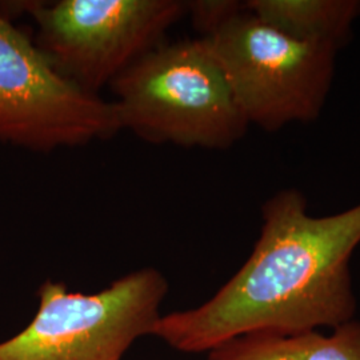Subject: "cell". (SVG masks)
Here are the masks:
<instances>
[{
	"mask_svg": "<svg viewBox=\"0 0 360 360\" xmlns=\"http://www.w3.org/2000/svg\"><path fill=\"white\" fill-rule=\"evenodd\" d=\"M37 25V47L82 90L99 95L142 56L163 44L187 13L179 0H59L15 3Z\"/></svg>",
	"mask_w": 360,
	"mask_h": 360,
	"instance_id": "5b68a950",
	"label": "cell"
},
{
	"mask_svg": "<svg viewBox=\"0 0 360 360\" xmlns=\"http://www.w3.org/2000/svg\"><path fill=\"white\" fill-rule=\"evenodd\" d=\"M245 7L292 38L338 50L360 16V0H248Z\"/></svg>",
	"mask_w": 360,
	"mask_h": 360,
	"instance_id": "ba28073f",
	"label": "cell"
},
{
	"mask_svg": "<svg viewBox=\"0 0 360 360\" xmlns=\"http://www.w3.org/2000/svg\"><path fill=\"white\" fill-rule=\"evenodd\" d=\"M122 131L112 102L63 77L0 13V143L32 153L82 147Z\"/></svg>",
	"mask_w": 360,
	"mask_h": 360,
	"instance_id": "8992f818",
	"label": "cell"
},
{
	"mask_svg": "<svg viewBox=\"0 0 360 360\" xmlns=\"http://www.w3.org/2000/svg\"><path fill=\"white\" fill-rule=\"evenodd\" d=\"M167 294V279L154 267L129 272L95 294L46 281L34 319L0 343V360H122L153 335Z\"/></svg>",
	"mask_w": 360,
	"mask_h": 360,
	"instance_id": "277c9868",
	"label": "cell"
},
{
	"mask_svg": "<svg viewBox=\"0 0 360 360\" xmlns=\"http://www.w3.org/2000/svg\"><path fill=\"white\" fill-rule=\"evenodd\" d=\"M240 7L242 3L235 0H196L187 1V13L191 16L195 28L205 37Z\"/></svg>",
	"mask_w": 360,
	"mask_h": 360,
	"instance_id": "9c48e42d",
	"label": "cell"
},
{
	"mask_svg": "<svg viewBox=\"0 0 360 360\" xmlns=\"http://www.w3.org/2000/svg\"><path fill=\"white\" fill-rule=\"evenodd\" d=\"M110 89L120 129L151 144L226 150L250 126L205 38L160 44Z\"/></svg>",
	"mask_w": 360,
	"mask_h": 360,
	"instance_id": "7a4b0ae2",
	"label": "cell"
},
{
	"mask_svg": "<svg viewBox=\"0 0 360 360\" xmlns=\"http://www.w3.org/2000/svg\"><path fill=\"white\" fill-rule=\"evenodd\" d=\"M207 360H360V322L340 324L330 335H242L211 349Z\"/></svg>",
	"mask_w": 360,
	"mask_h": 360,
	"instance_id": "52a82bcc",
	"label": "cell"
},
{
	"mask_svg": "<svg viewBox=\"0 0 360 360\" xmlns=\"http://www.w3.org/2000/svg\"><path fill=\"white\" fill-rule=\"evenodd\" d=\"M250 257L206 303L162 315L153 336L184 354L248 334L291 335L354 321L349 260L360 245V203L312 217L295 188L270 198Z\"/></svg>",
	"mask_w": 360,
	"mask_h": 360,
	"instance_id": "6da1fadb",
	"label": "cell"
},
{
	"mask_svg": "<svg viewBox=\"0 0 360 360\" xmlns=\"http://www.w3.org/2000/svg\"><path fill=\"white\" fill-rule=\"evenodd\" d=\"M206 39L250 124L274 132L316 120L334 77L338 49L292 38L242 7Z\"/></svg>",
	"mask_w": 360,
	"mask_h": 360,
	"instance_id": "3957f363",
	"label": "cell"
}]
</instances>
